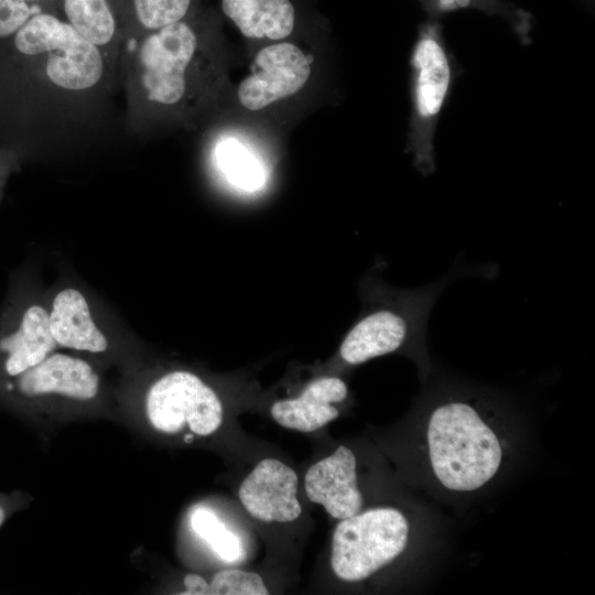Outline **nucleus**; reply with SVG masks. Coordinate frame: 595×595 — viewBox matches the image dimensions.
<instances>
[{
    "instance_id": "nucleus-19",
    "label": "nucleus",
    "mask_w": 595,
    "mask_h": 595,
    "mask_svg": "<svg viewBox=\"0 0 595 595\" xmlns=\"http://www.w3.org/2000/svg\"><path fill=\"white\" fill-rule=\"evenodd\" d=\"M192 0H131L133 17L141 33L156 31L182 21Z\"/></svg>"
},
{
    "instance_id": "nucleus-20",
    "label": "nucleus",
    "mask_w": 595,
    "mask_h": 595,
    "mask_svg": "<svg viewBox=\"0 0 595 595\" xmlns=\"http://www.w3.org/2000/svg\"><path fill=\"white\" fill-rule=\"evenodd\" d=\"M209 594L267 595L269 592L259 574L230 569L219 571L213 576Z\"/></svg>"
},
{
    "instance_id": "nucleus-5",
    "label": "nucleus",
    "mask_w": 595,
    "mask_h": 595,
    "mask_svg": "<svg viewBox=\"0 0 595 595\" xmlns=\"http://www.w3.org/2000/svg\"><path fill=\"white\" fill-rule=\"evenodd\" d=\"M443 288L442 282L429 284L366 313L342 342V359L359 365L397 351L409 342L422 340L430 312Z\"/></svg>"
},
{
    "instance_id": "nucleus-9",
    "label": "nucleus",
    "mask_w": 595,
    "mask_h": 595,
    "mask_svg": "<svg viewBox=\"0 0 595 595\" xmlns=\"http://www.w3.org/2000/svg\"><path fill=\"white\" fill-rule=\"evenodd\" d=\"M98 376L86 361L64 354L46 357L15 378L4 381L7 391L23 398L58 393L75 400H90L98 391Z\"/></svg>"
},
{
    "instance_id": "nucleus-13",
    "label": "nucleus",
    "mask_w": 595,
    "mask_h": 595,
    "mask_svg": "<svg viewBox=\"0 0 595 595\" xmlns=\"http://www.w3.org/2000/svg\"><path fill=\"white\" fill-rule=\"evenodd\" d=\"M48 327L61 346L91 353H101L108 347L106 337L90 316L85 296L77 290L66 289L55 296Z\"/></svg>"
},
{
    "instance_id": "nucleus-24",
    "label": "nucleus",
    "mask_w": 595,
    "mask_h": 595,
    "mask_svg": "<svg viewBox=\"0 0 595 595\" xmlns=\"http://www.w3.org/2000/svg\"><path fill=\"white\" fill-rule=\"evenodd\" d=\"M0 176H1V172H0Z\"/></svg>"
},
{
    "instance_id": "nucleus-18",
    "label": "nucleus",
    "mask_w": 595,
    "mask_h": 595,
    "mask_svg": "<svg viewBox=\"0 0 595 595\" xmlns=\"http://www.w3.org/2000/svg\"><path fill=\"white\" fill-rule=\"evenodd\" d=\"M194 532L205 540L214 552L225 562H236L241 548L238 538L209 509H196L191 518Z\"/></svg>"
},
{
    "instance_id": "nucleus-21",
    "label": "nucleus",
    "mask_w": 595,
    "mask_h": 595,
    "mask_svg": "<svg viewBox=\"0 0 595 595\" xmlns=\"http://www.w3.org/2000/svg\"><path fill=\"white\" fill-rule=\"evenodd\" d=\"M45 0H0V40H11L34 14L45 10Z\"/></svg>"
},
{
    "instance_id": "nucleus-23",
    "label": "nucleus",
    "mask_w": 595,
    "mask_h": 595,
    "mask_svg": "<svg viewBox=\"0 0 595 595\" xmlns=\"http://www.w3.org/2000/svg\"><path fill=\"white\" fill-rule=\"evenodd\" d=\"M8 516V509L6 506V501L0 500V527L3 524L4 520Z\"/></svg>"
},
{
    "instance_id": "nucleus-22",
    "label": "nucleus",
    "mask_w": 595,
    "mask_h": 595,
    "mask_svg": "<svg viewBox=\"0 0 595 595\" xmlns=\"http://www.w3.org/2000/svg\"><path fill=\"white\" fill-rule=\"evenodd\" d=\"M183 582L186 588V592H183V594H190V595L209 594V584L206 582L204 577L197 574H187L184 577Z\"/></svg>"
},
{
    "instance_id": "nucleus-15",
    "label": "nucleus",
    "mask_w": 595,
    "mask_h": 595,
    "mask_svg": "<svg viewBox=\"0 0 595 595\" xmlns=\"http://www.w3.org/2000/svg\"><path fill=\"white\" fill-rule=\"evenodd\" d=\"M66 20L107 57L119 36L109 0H62Z\"/></svg>"
},
{
    "instance_id": "nucleus-11",
    "label": "nucleus",
    "mask_w": 595,
    "mask_h": 595,
    "mask_svg": "<svg viewBox=\"0 0 595 595\" xmlns=\"http://www.w3.org/2000/svg\"><path fill=\"white\" fill-rule=\"evenodd\" d=\"M11 324L0 329V377L4 380L40 364L56 347L44 307L30 305Z\"/></svg>"
},
{
    "instance_id": "nucleus-4",
    "label": "nucleus",
    "mask_w": 595,
    "mask_h": 595,
    "mask_svg": "<svg viewBox=\"0 0 595 595\" xmlns=\"http://www.w3.org/2000/svg\"><path fill=\"white\" fill-rule=\"evenodd\" d=\"M408 534L407 518L390 507L342 519L332 539V570L343 581H363L402 553Z\"/></svg>"
},
{
    "instance_id": "nucleus-16",
    "label": "nucleus",
    "mask_w": 595,
    "mask_h": 595,
    "mask_svg": "<svg viewBox=\"0 0 595 595\" xmlns=\"http://www.w3.org/2000/svg\"><path fill=\"white\" fill-rule=\"evenodd\" d=\"M431 18L462 9H476L490 15H498L510 25L519 42L529 46L532 43L533 18L528 11L506 0H420Z\"/></svg>"
},
{
    "instance_id": "nucleus-6",
    "label": "nucleus",
    "mask_w": 595,
    "mask_h": 595,
    "mask_svg": "<svg viewBox=\"0 0 595 595\" xmlns=\"http://www.w3.org/2000/svg\"><path fill=\"white\" fill-rule=\"evenodd\" d=\"M147 415L154 429L173 434L187 426L206 436L223 422V405L216 392L196 375L177 370L155 381L147 396Z\"/></svg>"
},
{
    "instance_id": "nucleus-10",
    "label": "nucleus",
    "mask_w": 595,
    "mask_h": 595,
    "mask_svg": "<svg viewBox=\"0 0 595 595\" xmlns=\"http://www.w3.org/2000/svg\"><path fill=\"white\" fill-rule=\"evenodd\" d=\"M304 480L309 499L322 505L333 518L342 520L360 511L363 497L357 486L356 457L348 447L340 445L312 465Z\"/></svg>"
},
{
    "instance_id": "nucleus-12",
    "label": "nucleus",
    "mask_w": 595,
    "mask_h": 595,
    "mask_svg": "<svg viewBox=\"0 0 595 595\" xmlns=\"http://www.w3.org/2000/svg\"><path fill=\"white\" fill-rule=\"evenodd\" d=\"M346 396L347 386L340 378H318L310 382L298 398L274 402L271 415L286 429L313 432L338 416L333 403L342 402Z\"/></svg>"
},
{
    "instance_id": "nucleus-1",
    "label": "nucleus",
    "mask_w": 595,
    "mask_h": 595,
    "mask_svg": "<svg viewBox=\"0 0 595 595\" xmlns=\"http://www.w3.org/2000/svg\"><path fill=\"white\" fill-rule=\"evenodd\" d=\"M131 55L129 83L137 101L169 110L194 99L205 56L190 24L182 20L140 34Z\"/></svg>"
},
{
    "instance_id": "nucleus-17",
    "label": "nucleus",
    "mask_w": 595,
    "mask_h": 595,
    "mask_svg": "<svg viewBox=\"0 0 595 595\" xmlns=\"http://www.w3.org/2000/svg\"><path fill=\"white\" fill-rule=\"evenodd\" d=\"M215 155L219 170L234 186L251 192L263 185L266 174L261 163L238 140H223Z\"/></svg>"
},
{
    "instance_id": "nucleus-14",
    "label": "nucleus",
    "mask_w": 595,
    "mask_h": 595,
    "mask_svg": "<svg viewBox=\"0 0 595 595\" xmlns=\"http://www.w3.org/2000/svg\"><path fill=\"white\" fill-rule=\"evenodd\" d=\"M221 8L248 39L282 40L294 28L295 10L290 0H221Z\"/></svg>"
},
{
    "instance_id": "nucleus-2",
    "label": "nucleus",
    "mask_w": 595,
    "mask_h": 595,
    "mask_svg": "<svg viewBox=\"0 0 595 595\" xmlns=\"http://www.w3.org/2000/svg\"><path fill=\"white\" fill-rule=\"evenodd\" d=\"M433 472L446 488L473 491L497 473L501 446L477 411L462 401L437 407L428 425Z\"/></svg>"
},
{
    "instance_id": "nucleus-7",
    "label": "nucleus",
    "mask_w": 595,
    "mask_h": 595,
    "mask_svg": "<svg viewBox=\"0 0 595 595\" xmlns=\"http://www.w3.org/2000/svg\"><path fill=\"white\" fill-rule=\"evenodd\" d=\"M237 96L248 110H261L300 91L311 75V58L288 42L260 50Z\"/></svg>"
},
{
    "instance_id": "nucleus-3",
    "label": "nucleus",
    "mask_w": 595,
    "mask_h": 595,
    "mask_svg": "<svg viewBox=\"0 0 595 595\" xmlns=\"http://www.w3.org/2000/svg\"><path fill=\"white\" fill-rule=\"evenodd\" d=\"M457 75L442 25L434 20L421 24L410 55L412 109L407 152L424 176L435 171V131Z\"/></svg>"
},
{
    "instance_id": "nucleus-8",
    "label": "nucleus",
    "mask_w": 595,
    "mask_h": 595,
    "mask_svg": "<svg viewBox=\"0 0 595 595\" xmlns=\"http://www.w3.org/2000/svg\"><path fill=\"white\" fill-rule=\"evenodd\" d=\"M298 475L275 458H264L241 483L238 496L253 518L263 522H290L302 507L296 498Z\"/></svg>"
}]
</instances>
